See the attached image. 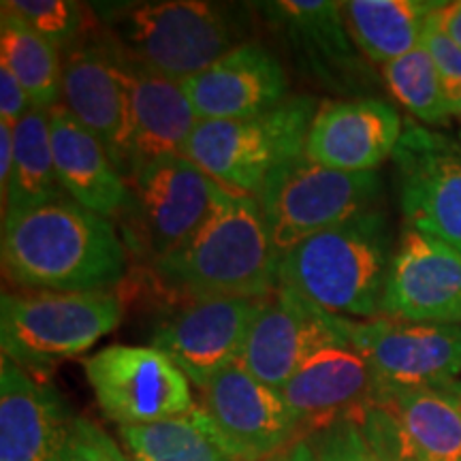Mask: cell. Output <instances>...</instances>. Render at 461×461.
<instances>
[{
	"label": "cell",
	"mask_w": 461,
	"mask_h": 461,
	"mask_svg": "<svg viewBox=\"0 0 461 461\" xmlns=\"http://www.w3.org/2000/svg\"><path fill=\"white\" fill-rule=\"evenodd\" d=\"M3 274L32 293L112 291L126 272L115 224L62 197L3 221Z\"/></svg>",
	"instance_id": "1"
},
{
	"label": "cell",
	"mask_w": 461,
	"mask_h": 461,
	"mask_svg": "<svg viewBox=\"0 0 461 461\" xmlns=\"http://www.w3.org/2000/svg\"><path fill=\"white\" fill-rule=\"evenodd\" d=\"M393 252L387 214L366 212L285 252L280 286L331 316L380 319Z\"/></svg>",
	"instance_id": "2"
},
{
	"label": "cell",
	"mask_w": 461,
	"mask_h": 461,
	"mask_svg": "<svg viewBox=\"0 0 461 461\" xmlns=\"http://www.w3.org/2000/svg\"><path fill=\"white\" fill-rule=\"evenodd\" d=\"M280 258L258 201L230 194L186 246L152 265L180 297L267 299L280 286Z\"/></svg>",
	"instance_id": "3"
},
{
	"label": "cell",
	"mask_w": 461,
	"mask_h": 461,
	"mask_svg": "<svg viewBox=\"0 0 461 461\" xmlns=\"http://www.w3.org/2000/svg\"><path fill=\"white\" fill-rule=\"evenodd\" d=\"M92 11L120 54L180 84L241 45L240 24L214 3H112Z\"/></svg>",
	"instance_id": "4"
},
{
	"label": "cell",
	"mask_w": 461,
	"mask_h": 461,
	"mask_svg": "<svg viewBox=\"0 0 461 461\" xmlns=\"http://www.w3.org/2000/svg\"><path fill=\"white\" fill-rule=\"evenodd\" d=\"M319 105L299 95L250 118L199 120L182 154L227 193L257 199L280 167L303 157Z\"/></svg>",
	"instance_id": "5"
},
{
	"label": "cell",
	"mask_w": 461,
	"mask_h": 461,
	"mask_svg": "<svg viewBox=\"0 0 461 461\" xmlns=\"http://www.w3.org/2000/svg\"><path fill=\"white\" fill-rule=\"evenodd\" d=\"M124 305L113 291L3 293L0 346L22 370L43 378L120 327Z\"/></svg>",
	"instance_id": "6"
},
{
	"label": "cell",
	"mask_w": 461,
	"mask_h": 461,
	"mask_svg": "<svg viewBox=\"0 0 461 461\" xmlns=\"http://www.w3.org/2000/svg\"><path fill=\"white\" fill-rule=\"evenodd\" d=\"M265 224L280 255L350 218L380 210L378 171H338L299 157L265 182L258 193Z\"/></svg>",
	"instance_id": "7"
},
{
	"label": "cell",
	"mask_w": 461,
	"mask_h": 461,
	"mask_svg": "<svg viewBox=\"0 0 461 461\" xmlns=\"http://www.w3.org/2000/svg\"><path fill=\"white\" fill-rule=\"evenodd\" d=\"M135 222L152 263L186 246L230 197L184 154L149 160L129 177Z\"/></svg>",
	"instance_id": "8"
},
{
	"label": "cell",
	"mask_w": 461,
	"mask_h": 461,
	"mask_svg": "<svg viewBox=\"0 0 461 461\" xmlns=\"http://www.w3.org/2000/svg\"><path fill=\"white\" fill-rule=\"evenodd\" d=\"M84 370L101 412L118 428L182 417L197 406L186 374L154 346H105Z\"/></svg>",
	"instance_id": "9"
},
{
	"label": "cell",
	"mask_w": 461,
	"mask_h": 461,
	"mask_svg": "<svg viewBox=\"0 0 461 461\" xmlns=\"http://www.w3.org/2000/svg\"><path fill=\"white\" fill-rule=\"evenodd\" d=\"M199 411L230 461H269L302 440L280 391L230 363L199 389Z\"/></svg>",
	"instance_id": "10"
},
{
	"label": "cell",
	"mask_w": 461,
	"mask_h": 461,
	"mask_svg": "<svg viewBox=\"0 0 461 461\" xmlns=\"http://www.w3.org/2000/svg\"><path fill=\"white\" fill-rule=\"evenodd\" d=\"M393 163L406 227L461 255V148L442 132L403 122Z\"/></svg>",
	"instance_id": "11"
},
{
	"label": "cell",
	"mask_w": 461,
	"mask_h": 461,
	"mask_svg": "<svg viewBox=\"0 0 461 461\" xmlns=\"http://www.w3.org/2000/svg\"><path fill=\"white\" fill-rule=\"evenodd\" d=\"M269 26L285 39L295 65L331 95H361L372 86L348 28L342 3L331 0H276L261 5Z\"/></svg>",
	"instance_id": "12"
},
{
	"label": "cell",
	"mask_w": 461,
	"mask_h": 461,
	"mask_svg": "<svg viewBox=\"0 0 461 461\" xmlns=\"http://www.w3.org/2000/svg\"><path fill=\"white\" fill-rule=\"evenodd\" d=\"M339 331L359 348L383 383L445 387L461 374V325L338 316Z\"/></svg>",
	"instance_id": "13"
},
{
	"label": "cell",
	"mask_w": 461,
	"mask_h": 461,
	"mask_svg": "<svg viewBox=\"0 0 461 461\" xmlns=\"http://www.w3.org/2000/svg\"><path fill=\"white\" fill-rule=\"evenodd\" d=\"M263 299L205 297L188 299L152 333L154 348L163 350L197 389L238 361Z\"/></svg>",
	"instance_id": "14"
},
{
	"label": "cell",
	"mask_w": 461,
	"mask_h": 461,
	"mask_svg": "<svg viewBox=\"0 0 461 461\" xmlns=\"http://www.w3.org/2000/svg\"><path fill=\"white\" fill-rule=\"evenodd\" d=\"M342 338L338 316L322 312L291 288L278 286L263 299L238 363L267 387L282 389L310 355Z\"/></svg>",
	"instance_id": "15"
},
{
	"label": "cell",
	"mask_w": 461,
	"mask_h": 461,
	"mask_svg": "<svg viewBox=\"0 0 461 461\" xmlns=\"http://www.w3.org/2000/svg\"><path fill=\"white\" fill-rule=\"evenodd\" d=\"M60 105L107 148L126 180L129 171V88L118 50L107 34L84 39L62 56Z\"/></svg>",
	"instance_id": "16"
},
{
	"label": "cell",
	"mask_w": 461,
	"mask_h": 461,
	"mask_svg": "<svg viewBox=\"0 0 461 461\" xmlns=\"http://www.w3.org/2000/svg\"><path fill=\"white\" fill-rule=\"evenodd\" d=\"M384 319L461 325V255L445 241L402 230L383 297Z\"/></svg>",
	"instance_id": "17"
},
{
	"label": "cell",
	"mask_w": 461,
	"mask_h": 461,
	"mask_svg": "<svg viewBox=\"0 0 461 461\" xmlns=\"http://www.w3.org/2000/svg\"><path fill=\"white\" fill-rule=\"evenodd\" d=\"M378 384L367 357L342 338L310 355L278 391L305 438L339 419H359L374 403Z\"/></svg>",
	"instance_id": "18"
},
{
	"label": "cell",
	"mask_w": 461,
	"mask_h": 461,
	"mask_svg": "<svg viewBox=\"0 0 461 461\" xmlns=\"http://www.w3.org/2000/svg\"><path fill=\"white\" fill-rule=\"evenodd\" d=\"M402 131V115L383 99L322 101L310 124L303 157L338 171H376L393 157Z\"/></svg>",
	"instance_id": "19"
},
{
	"label": "cell",
	"mask_w": 461,
	"mask_h": 461,
	"mask_svg": "<svg viewBox=\"0 0 461 461\" xmlns=\"http://www.w3.org/2000/svg\"><path fill=\"white\" fill-rule=\"evenodd\" d=\"M199 120H238L291 99L285 65L261 43H241L182 84Z\"/></svg>",
	"instance_id": "20"
},
{
	"label": "cell",
	"mask_w": 461,
	"mask_h": 461,
	"mask_svg": "<svg viewBox=\"0 0 461 461\" xmlns=\"http://www.w3.org/2000/svg\"><path fill=\"white\" fill-rule=\"evenodd\" d=\"M73 414L54 384L0 361V461H62Z\"/></svg>",
	"instance_id": "21"
},
{
	"label": "cell",
	"mask_w": 461,
	"mask_h": 461,
	"mask_svg": "<svg viewBox=\"0 0 461 461\" xmlns=\"http://www.w3.org/2000/svg\"><path fill=\"white\" fill-rule=\"evenodd\" d=\"M118 56L129 88V182L149 160L182 154L199 118L180 82L132 62L120 50Z\"/></svg>",
	"instance_id": "22"
},
{
	"label": "cell",
	"mask_w": 461,
	"mask_h": 461,
	"mask_svg": "<svg viewBox=\"0 0 461 461\" xmlns=\"http://www.w3.org/2000/svg\"><path fill=\"white\" fill-rule=\"evenodd\" d=\"M50 129L56 173L67 197L99 216L126 214L132 194L107 148L62 105L50 112Z\"/></svg>",
	"instance_id": "23"
},
{
	"label": "cell",
	"mask_w": 461,
	"mask_h": 461,
	"mask_svg": "<svg viewBox=\"0 0 461 461\" xmlns=\"http://www.w3.org/2000/svg\"><path fill=\"white\" fill-rule=\"evenodd\" d=\"M372 406L391 414L428 457L461 461V402L453 383L445 387H402L380 380Z\"/></svg>",
	"instance_id": "24"
},
{
	"label": "cell",
	"mask_w": 461,
	"mask_h": 461,
	"mask_svg": "<svg viewBox=\"0 0 461 461\" xmlns=\"http://www.w3.org/2000/svg\"><path fill=\"white\" fill-rule=\"evenodd\" d=\"M434 0H348L342 3L346 28L359 51L372 62L389 65L420 48Z\"/></svg>",
	"instance_id": "25"
},
{
	"label": "cell",
	"mask_w": 461,
	"mask_h": 461,
	"mask_svg": "<svg viewBox=\"0 0 461 461\" xmlns=\"http://www.w3.org/2000/svg\"><path fill=\"white\" fill-rule=\"evenodd\" d=\"M14 135L15 163L7 197L3 199V221L67 197L56 173L50 112L32 107L14 126Z\"/></svg>",
	"instance_id": "26"
},
{
	"label": "cell",
	"mask_w": 461,
	"mask_h": 461,
	"mask_svg": "<svg viewBox=\"0 0 461 461\" xmlns=\"http://www.w3.org/2000/svg\"><path fill=\"white\" fill-rule=\"evenodd\" d=\"M0 62L24 86L34 109L51 112L60 105V50L5 9L0 11Z\"/></svg>",
	"instance_id": "27"
},
{
	"label": "cell",
	"mask_w": 461,
	"mask_h": 461,
	"mask_svg": "<svg viewBox=\"0 0 461 461\" xmlns=\"http://www.w3.org/2000/svg\"><path fill=\"white\" fill-rule=\"evenodd\" d=\"M118 438L132 461H230L216 445L199 406L182 417L118 428Z\"/></svg>",
	"instance_id": "28"
},
{
	"label": "cell",
	"mask_w": 461,
	"mask_h": 461,
	"mask_svg": "<svg viewBox=\"0 0 461 461\" xmlns=\"http://www.w3.org/2000/svg\"><path fill=\"white\" fill-rule=\"evenodd\" d=\"M383 79L391 95L420 122L447 124L455 115L445 75L423 45L384 65Z\"/></svg>",
	"instance_id": "29"
},
{
	"label": "cell",
	"mask_w": 461,
	"mask_h": 461,
	"mask_svg": "<svg viewBox=\"0 0 461 461\" xmlns=\"http://www.w3.org/2000/svg\"><path fill=\"white\" fill-rule=\"evenodd\" d=\"M3 9L20 17L60 51L82 43L90 26V11L73 0H5Z\"/></svg>",
	"instance_id": "30"
},
{
	"label": "cell",
	"mask_w": 461,
	"mask_h": 461,
	"mask_svg": "<svg viewBox=\"0 0 461 461\" xmlns=\"http://www.w3.org/2000/svg\"><path fill=\"white\" fill-rule=\"evenodd\" d=\"M359 428L370 442L372 451L380 461H436L411 442L393 417L378 406H370L357 419Z\"/></svg>",
	"instance_id": "31"
},
{
	"label": "cell",
	"mask_w": 461,
	"mask_h": 461,
	"mask_svg": "<svg viewBox=\"0 0 461 461\" xmlns=\"http://www.w3.org/2000/svg\"><path fill=\"white\" fill-rule=\"evenodd\" d=\"M303 440L319 461H380L353 419H339Z\"/></svg>",
	"instance_id": "32"
},
{
	"label": "cell",
	"mask_w": 461,
	"mask_h": 461,
	"mask_svg": "<svg viewBox=\"0 0 461 461\" xmlns=\"http://www.w3.org/2000/svg\"><path fill=\"white\" fill-rule=\"evenodd\" d=\"M112 442L99 425L75 417L62 461H112Z\"/></svg>",
	"instance_id": "33"
},
{
	"label": "cell",
	"mask_w": 461,
	"mask_h": 461,
	"mask_svg": "<svg viewBox=\"0 0 461 461\" xmlns=\"http://www.w3.org/2000/svg\"><path fill=\"white\" fill-rule=\"evenodd\" d=\"M420 45L434 58V62L440 68V73L445 75L447 82L461 84V48L455 45L440 28L431 24L429 20L425 22Z\"/></svg>",
	"instance_id": "34"
},
{
	"label": "cell",
	"mask_w": 461,
	"mask_h": 461,
	"mask_svg": "<svg viewBox=\"0 0 461 461\" xmlns=\"http://www.w3.org/2000/svg\"><path fill=\"white\" fill-rule=\"evenodd\" d=\"M31 109L32 103L28 99L24 86L17 82L7 65L0 62V120L15 126Z\"/></svg>",
	"instance_id": "35"
},
{
	"label": "cell",
	"mask_w": 461,
	"mask_h": 461,
	"mask_svg": "<svg viewBox=\"0 0 461 461\" xmlns=\"http://www.w3.org/2000/svg\"><path fill=\"white\" fill-rule=\"evenodd\" d=\"M428 20L436 28H440L455 45L461 48V0H455V3H440L438 9L431 11Z\"/></svg>",
	"instance_id": "36"
},
{
	"label": "cell",
	"mask_w": 461,
	"mask_h": 461,
	"mask_svg": "<svg viewBox=\"0 0 461 461\" xmlns=\"http://www.w3.org/2000/svg\"><path fill=\"white\" fill-rule=\"evenodd\" d=\"M15 163V135L14 126L0 120V197H7L11 173Z\"/></svg>",
	"instance_id": "37"
},
{
	"label": "cell",
	"mask_w": 461,
	"mask_h": 461,
	"mask_svg": "<svg viewBox=\"0 0 461 461\" xmlns=\"http://www.w3.org/2000/svg\"><path fill=\"white\" fill-rule=\"evenodd\" d=\"M269 461H319V459H316V455L312 448H310L308 442L302 438V440H297L295 445L288 447L285 453L276 455V457H272Z\"/></svg>",
	"instance_id": "38"
},
{
	"label": "cell",
	"mask_w": 461,
	"mask_h": 461,
	"mask_svg": "<svg viewBox=\"0 0 461 461\" xmlns=\"http://www.w3.org/2000/svg\"><path fill=\"white\" fill-rule=\"evenodd\" d=\"M447 90H448V96H451L453 112H455V115H457V118L461 120V84L447 82Z\"/></svg>",
	"instance_id": "39"
},
{
	"label": "cell",
	"mask_w": 461,
	"mask_h": 461,
	"mask_svg": "<svg viewBox=\"0 0 461 461\" xmlns=\"http://www.w3.org/2000/svg\"><path fill=\"white\" fill-rule=\"evenodd\" d=\"M112 461H132V459L122 451V448L115 445V442H112Z\"/></svg>",
	"instance_id": "40"
},
{
	"label": "cell",
	"mask_w": 461,
	"mask_h": 461,
	"mask_svg": "<svg viewBox=\"0 0 461 461\" xmlns=\"http://www.w3.org/2000/svg\"><path fill=\"white\" fill-rule=\"evenodd\" d=\"M453 391H455V395H457L459 402H461V383H457V380H455V383H453Z\"/></svg>",
	"instance_id": "41"
},
{
	"label": "cell",
	"mask_w": 461,
	"mask_h": 461,
	"mask_svg": "<svg viewBox=\"0 0 461 461\" xmlns=\"http://www.w3.org/2000/svg\"><path fill=\"white\" fill-rule=\"evenodd\" d=\"M459 143H461V131H459Z\"/></svg>",
	"instance_id": "42"
}]
</instances>
